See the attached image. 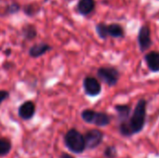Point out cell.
I'll list each match as a JSON object with an SVG mask.
<instances>
[{
	"label": "cell",
	"instance_id": "cell-3",
	"mask_svg": "<svg viewBox=\"0 0 159 158\" xmlns=\"http://www.w3.org/2000/svg\"><path fill=\"white\" fill-rule=\"evenodd\" d=\"M81 118L89 124L103 128L111 123V116L104 112H97L91 109H85L81 113Z\"/></svg>",
	"mask_w": 159,
	"mask_h": 158
},
{
	"label": "cell",
	"instance_id": "cell-14",
	"mask_svg": "<svg viewBox=\"0 0 159 158\" xmlns=\"http://www.w3.org/2000/svg\"><path fill=\"white\" fill-rule=\"evenodd\" d=\"M41 10V6L36 2H32L24 5L22 7L23 13L28 17H34L36 16Z\"/></svg>",
	"mask_w": 159,
	"mask_h": 158
},
{
	"label": "cell",
	"instance_id": "cell-15",
	"mask_svg": "<svg viewBox=\"0 0 159 158\" xmlns=\"http://www.w3.org/2000/svg\"><path fill=\"white\" fill-rule=\"evenodd\" d=\"M21 35L25 40H33L37 36V30L33 24H25L21 28Z\"/></svg>",
	"mask_w": 159,
	"mask_h": 158
},
{
	"label": "cell",
	"instance_id": "cell-8",
	"mask_svg": "<svg viewBox=\"0 0 159 158\" xmlns=\"http://www.w3.org/2000/svg\"><path fill=\"white\" fill-rule=\"evenodd\" d=\"M137 41L142 52H145L151 47V46L153 45V41L151 38V30L148 25H143L140 28Z\"/></svg>",
	"mask_w": 159,
	"mask_h": 158
},
{
	"label": "cell",
	"instance_id": "cell-7",
	"mask_svg": "<svg viewBox=\"0 0 159 158\" xmlns=\"http://www.w3.org/2000/svg\"><path fill=\"white\" fill-rule=\"evenodd\" d=\"M83 88L85 93L89 97H97L102 92V85L100 81L93 76H86L84 78Z\"/></svg>",
	"mask_w": 159,
	"mask_h": 158
},
{
	"label": "cell",
	"instance_id": "cell-22",
	"mask_svg": "<svg viewBox=\"0 0 159 158\" xmlns=\"http://www.w3.org/2000/svg\"><path fill=\"white\" fill-rule=\"evenodd\" d=\"M68 1H70V0H68Z\"/></svg>",
	"mask_w": 159,
	"mask_h": 158
},
{
	"label": "cell",
	"instance_id": "cell-9",
	"mask_svg": "<svg viewBox=\"0 0 159 158\" xmlns=\"http://www.w3.org/2000/svg\"><path fill=\"white\" fill-rule=\"evenodd\" d=\"M35 113V105L32 101H26L19 107V116L23 120H30Z\"/></svg>",
	"mask_w": 159,
	"mask_h": 158
},
{
	"label": "cell",
	"instance_id": "cell-13",
	"mask_svg": "<svg viewBox=\"0 0 159 158\" xmlns=\"http://www.w3.org/2000/svg\"><path fill=\"white\" fill-rule=\"evenodd\" d=\"M115 110L117 114L118 123H122V122L127 121L132 113L131 106L129 104H116L115 106Z\"/></svg>",
	"mask_w": 159,
	"mask_h": 158
},
{
	"label": "cell",
	"instance_id": "cell-16",
	"mask_svg": "<svg viewBox=\"0 0 159 158\" xmlns=\"http://www.w3.org/2000/svg\"><path fill=\"white\" fill-rule=\"evenodd\" d=\"M20 9H21V7L20 6L19 3H17V2H11L10 4L7 5L3 8L2 12H0V16L6 17V16L13 15V14L18 13Z\"/></svg>",
	"mask_w": 159,
	"mask_h": 158
},
{
	"label": "cell",
	"instance_id": "cell-12",
	"mask_svg": "<svg viewBox=\"0 0 159 158\" xmlns=\"http://www.w3.org/2000/svg\"><path fill=\"white\" fill-rule=\"evenodd\" d=\"M95 0H79L76 5V10L82 16L89 15L95 9Z\"/></svg>",
	"mask_w": 159,
	"mask_h": 158
},
{
	"label": "cell",
	"instance_id": "cell-19",
	"mask_svg": "<svg viewBox=\"0 0 159 158\" xmlns=\"http://www.w3.org/2000/svg\"><path fill=\"white\" fill-rule=\"evenodd\" d=\"M9 97V93L8 91L5 90V89H0V105Z\"/></svg>",
	"mask_w": 159,
	"mask_h": 158
},
{
	"label": "cell",
	"instance_id": "cell-6",
	"mask_svg": "<svg viewBox=\"0 0 159 158\" xmlns=\"http://www.w3.org/2000/svg\"><path fill=\"white\" fill-rule=\"evenodd\" d=\"M85 142H86V149L93 150L99 147L104 139V134L102 130L94 129L87 131L84 134Z\"/></svg>",
	"mask_w": 159,
	"mask_h": 158
},
{
	"label": "cell",
	"instance_id": "cell-2",
	"mask_svg": "<svg viewBox=\"0 0 159 158\" xmlns=\"http://www.w3.org/2000/svg\"><path fill=\"white\" fill-rule=\"evenodd\" d=\"M64 143L67 149L74 154H82L86 150L84 135L75 129H71L66 132Z\"/></svg>",
	"mask_w": 159,
	"mask_h": 158
},
{
	"label": "cell",
	"instance_id": "cell-20",
	"mask_svg": "<svg viewBox=\"0 0 159 158\" xmlns=\"http://www.w3.org/2000/svg\"><path fill=\"white\" fill-rule=\"evenodd\" d=\"M61 158H75V157H73L71 155H69V154H67V153H62V154L61 155Z\"/></svg>",
	"mask_w": 159,
	"mask_h": 158
},
{
	"label": "cell",
	"instance_id": "cell-1",
	"mask_svg": "<svg viewBox=\"0 0 159 158\" xmlns=\"http://www.w3.org/2000/svg\"><path fill=\"white\" fill-rule=\"evenodd\" d=\"M147 104L145 99H140L129 118L125 122L118 123V131L121 136L131 137L143 130L147 118Z\"/></svg>",
	"mask_w": 159,
	"mask_h": 158
},
{
	"label": "cell",
	"instance_id": "cell-17",
	"mask_svg": "<svg viewBox=\"0 0 159 158\" xmlns=\"http://www.w3.org/2000/svg\"><path fill=\"white\" fill-rule=\"evenodd\" d=\"M11 142L9 140L0 138V156H7L11 150Z\"/></svg>",
	"mask_w": 159,
	"mask_h": 158
},
{
	"label": "cell",
	"instance_id": "cell-10",
	"mask_svg": "<svg viewBox=\"0 0 159 158\" xmlns=\"http://www.w3.org/2000/svg\"><path fill=\"white\" fill-rule=\"evenodd\" d=\"M144 61L152 73L159 72V51L153 50L144 55Z\"/></svg>",
	"mask_w": 159,
	"mask_h": 158
},
{
	"label": "cell",
	"instance_id": "cell-21",
	"mask_svg": "<svg viewBox=\"0 0 159 158\" xmlns=\"http://www.w3.org/2000/svg\"><path fill=\"white\" fill-rule=\"evenodd\" d=\"M10 52H11V50H10V48H8V49H7V50L5 51V53H6V55H9V54H10Z\"/></svg>",
	"mask_w": 159,
	"mask_h": 158
},
{
	"label": "cell",
	"instance_id": "cell-18",
	"mask_svg": "<svg viewBox=\"0 0 159 158\" xmlns=\"http://www.w3.org/2000/svg\"><path fill=\"white\" fill-rule=\"evenodd\" d=\"M103 156L105 158H116L117 157V149L114 145L107 146L104 150Z\"/></svg>",
	"mask_w": 159,
	"mask_h": 158
},
{
	"label": "cell",
	"instance_id": "cell-5",
	"mask_svg": "<svg viewBox=\"0 0 159 158\" xmlns=\"http://www.w3.org/2000/svg\"><path fill=\"white\" fill-rule=\"evenodd\" d=\"M97 76L108 87H114L119 81L120 72L114 66H102L97 70Z\"/></svg>",
	"mask_w": 159,
	"mask_h": 158
},
{
	"label": "cell",
	"instance_id": "cell-4",
	"mask_svg": "<svg viewBox=\"0 0 159 158\" xmlns=\"http://www.w3.org/2000/svg\"><path fill=\"white\" fill-rule=\"evenodd\" d=\"M96 32L99 37L102 40H105L108 36L114 38L124 37L125 32L123 27L118 23L106 24L104 22H100L96 25Z\"/></svg>",
	"mask_w": 159,
	"mask_h": 158
},
{
	"label": "cell",
	"instance_id": "cell-11",
	"mask_svg": "<svg viewBox=\"0 0 159 158\" xmlns=\"http://www.w3.org/2000/svg\"><path fill=\"white\" fill-rule=\"evenodd\" d=\"M52 49V47L45 42H40L37 44L33 45L28 51V54L32 58H39L43 55H45L47 52L50 51Z\"/></svg>",
	"mask_w": 159,
	"mask_h": 158
}]
</instances>
